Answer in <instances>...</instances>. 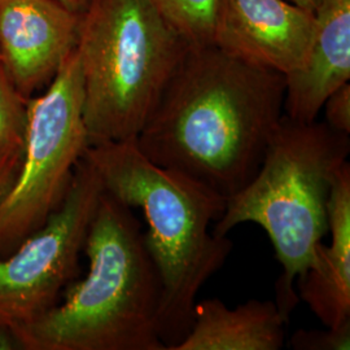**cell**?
<instances>
[{
	"label": "cell",
	"mask_w": 350,
	"mask_h": 350,
	"mask_svg": "<svg viewBox=\"0 0 350 350\" xmlns=\"http://www.w3.org/2000/svg\"><path fill=\"white\" fill-rule=\"evenodd\" d=\"M88 147L82 72L75 49L44 92L27 100L21 163L0 198V256L16 250L60 206Z\"/></svg>",
	"instance_id": "6"
},
{
	"label": "cell",
	"mask_w": 350,
	"mask_h": 350,
	"mask_svg": "<svg viewBox=\"0 0 350 350\" xmlns=\"http://www.w3.org/2000/svg\"><path fill=\"white\" fill-rule=\"evenodd\" d=\"M101 193L99 176L82 157L60 206L16 250L0 256V329L14 338L52 309L77 279Z\"/></svg>",
	"instance_id": "7"
},
{
	"label": "cell",
	"mask_w": 350,
	"mask_h": 350,
	"mask_svg": "<svg viewBox=\"0 0 350 350\" xmlns=\"http://www.w3.org/2000/svg\"><path fill=\"white\" fill-rule=\"evenodd\" d=\"M79 14L55 0H0V59L25 98L46 88L75 50Z\"/></svg>",
	"instance_id": "9"
},
{
	"label": "cell",
	"mask_w": 350,
	"mask_h": 350,
	"mask_svg": "<svg viewBox=\"0 0 350 350\" xmlns=\"http://www.w3.org/2000/svg\"><path fill=\"white\" fill-rule=\"evenodd\" d=\"M289 3L300 7L305 11H309V12L315 13L325 3V0H288Z\"/></svg>",
	"instance_id": "19"
},
{
	"label": "cell",
	"mask_w": 350,
	"mask_h": 350,
	"mask_svg": "<svg viewBox=\"0 0 350 350\" xmlns=\"http://www.w3.org/2000/svg\"><path fill=\"white\" fill-rule=\"evenodd\" d=\"M189 46L147 0H90L75 44L88 146L135 140Z\"/></svg>",
	"instance_id": "5"
},
{
	"label": "cell",
	"mask_w": 350,
	"mask_h": 350,
	"mask_svg": "<svg viewBox=\"0 0 350 350\" xmlns=\"http://www.w3.org/2000/svg\"><path fill=\"white\" fill-rule=\"evenodd\" d=\"M134 209L103 189L83 252L88 271L14 340L25 350H166L161 280Z\"/></svg>",
	"instance_id": "2"
},
{
	"label": "cell",
	"mask_w": 350,
	"mask_h": 350,
	"mask_svg": "<svg viewBox=\"0 0 350 350\" xmlns=\"http://www.w3.org/2000/svg\"><path fill=\"white\" fill-rule=\"evenodd\" d=\"M325 125L332 130L350 135V85L338 88L323 104Z\"/></svg>",
	"instance_id": "16"
},
{
	"label": "cell",
	"mask_w": 350,
	"mask_h": 350,
	"mask_svg": "<svg viewBox=\"0 0 350 350\" xmlns=\"http://www.w3.org/2000/svg\"><path fill=\"white\" fill-rule=\"evenodd\" d=\"M284 90L279 72L191 44L135 143L152 163L227 199L262 163Z\"/></svg>",
	"instance_id": "1"
},
{
	"label": "cell",
	"mask_w": 350,
	"mask_h": 350,
	"mask_svg": "<svg viewBox=\"0 0 350 350\" xmlns=\"http://www.w3.org/2000/svg\"><path fill=\"white\" fill-rule=\"evenodd\" d=\"M83 159L103 189L143 214L144 241L161 280L159 332L166 350L187 335L198 295L232 250L211 231L226 199L193 179L150 161L135 140L88 146Z\"/></svg>",
	"instance_id": "3"
},
{
	"label": "cell",
	"mask_w": 350,
	"mask_h": 350,
	"mask_svg": "<svg viewBox=\"0 0 350 350\" xmlns=\"http://www.w3.org/2000/svg\"><path fill=\"white\" fill-rule=\"evenodd\" d=\"M331 240L318 245L313 262L297 279L299 299L325 327L350 325V163L334 180L328 201Z\"/></svg>",
	"instance_id": "11"
},
{
	"label": "cell",
	"mask_w": 350,
	"mask_h": 350,
	"mask_svg": "<svg viewBox=\"0 0 350 350\" xmlns=\"http://www.w3.org/2000/svg\"><path fill=\"white\" fill-rule=\"evenodd\" d=\"M310 50L299 69L284 75V116L317 121L325 101L350 79V0H325L315 12Z\"/></svg>",
	"instance_id": "10"
},
{
	"label": "cell",
	"mask_w": 350,
	"mask_h": 350,
	"mask_svg": "<svg viewBox=\"0 0 350 350\" xmlns=\"http://www.w3.org/2000/svg\"><path fill=\"white\" fill-rule=\"evenodd\" d=\"M23 146L0 147V198L12 183L23 157Z\"/></svg>",
	"instance_id": "17"
},
{
	"label": "cell",
	"mask_w": 350,
	"mask_h": 350,
	"mask_svg": "<svg viewBox=\"0 0 350 350\" xmlns=\"http://www.w3.org/2000/svg\"><path fill=\"white\" fill-rule=\"evenodd\" d=\"M288 318L275 300H250L230 309L219 299L196 302L192 325L173 350H279Z\"/></svg>",
	"instance_id": "12"
},
{
	"label": "cell",
	"mask_w": 350,
	"mask_h": 350,
	"mask_svg": "<svg viewBox=\"0 0 350 350\" xmlns=\"http://www.w3.org/2000/svg\"><path fill=\"white\" fill-rule=\"evenodd\" d=\"M315 26V13L288 0H218L212 44L286 75L305 62Z\"/></svg>",
	"instance_id": "8"
},
{
	"label": "cell",
	"mask_w": 350,
	"mask_h": 350,
	"mask_svg": "<svg viewBox=\"0 0 350 350\" xmlns=\"http://www.w3.org/2000/svg\"><path fill=\"white\" fill-rule=\"evenodd\" d=\"M55 1L62 4L64 8H66L68 11L75 13V14H81L86 10L90 0H55Z\"/></svg>",
	"instance_id": "18"
},
{
	"label": "cell",
	"mask_w": 350,
	"mask_h": 350,
	"mask_svg": "<svg viewBox=\"0 0 350 350\" xmlns=\"http://www.w3.org/2000/svg\"><path fill=\"white\" fill-rule=\"evenodd\" d=\"M26 111L27 99L14 88L0 59V147L24 144Z\"/></svg>",
	"instance_id": "14"
},
{
	"label": "cell",
	"mask_w": 350,
	"mask_h": 350,
	"mask_svg": "<svg viewBox=\"0 0 350 350\" xmlns=\"http://www.w3.org/2000/svg\"><path fill=\"white\" fill-rule=\"evenodd\" d=\"M349 152V135L325 122H297L283 114L257 173L226 199L213 227L217 237H228L241 224L262 227L282 266L275 302L287 318L299 302L293 286L328 234L331 189Z\"/></svg>",
	"instance_id": "4"
},
{
	"label": "cell",
	"mask_w": 350,
	"mask_h": 350,
	"mask_svg": "<svg viewBox=\"0 0 350 350\" xmlns=\"http://www.w3.org/2000/svg\"><path fill=\"white\" fill-rule=\"evenodd\" d=\"M296 350H349L350 325L325 329H297L291 338Z\"/></svg>",
	"instance_id": "15"
},
{
	"label": "cell",
	"mask_w": 350,
	"mask_h": 350,
	"mask_svg": "<svg viewBox=\"0 0 350 350\" xmlns=\"http://www.w3.org/2000/svg\"><path fill=\"white\" fill-rule=\"evenodd\" d=\"M13 349H18L16 340L10 332L0 329V350Z\"/></svg>",
	"instance_id": "20"
},
{
	"label": "cell",
	"mask_w": 350,
	"mask_h": 350,
	"mask_svg": "<svg viewBox=\"0 0 350 350\" xmlns=\"http://www.w3.org/2000/svg\"><path fill=\"white\" fill-rule=\"evenodd\" d=\"M191 44H212L218 0H147Z\"/></svg>",
	"instance_id": "13"
}]
</instances>
